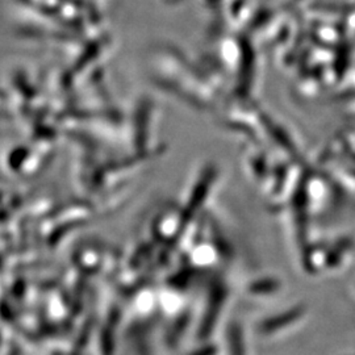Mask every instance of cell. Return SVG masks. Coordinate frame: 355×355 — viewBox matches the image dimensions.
Wrapping results in <instances>:
<instances>
[{"label":"cell","mask_w":355,"mask_h":355,"mask_svg":"<svg viewBox=\"0 0 355 355\" xmlns=\"http://www.w3.org/2000/svg\"><path fill=\"white\" fill-rule=\"evenodd\" d=\"M304 315V309L300 306H296L288 312H284L278 316L268 318L265 322H262L259 325V333L263 336H268V334H274L278 330L284 329L287 327H291L292 324H295L297 320L303 318Z\"/></svg>","instance_id":"obj_1"},{"label":"cell","mask_w":355,"mask_h":355,"mask_svg":"<svg viewBox=\"0 0 355 355\" xmlns=\"http://www.w3.org/2000/svg\"><path fill=\"white\" fill-rule=\"evenodd\" d=\"M228 341L230 355H246L241 328L239 325L234 324L229 328Z\"/></svg>","instance_id":"obj_2"},{"label":"cell","mask_w":355,"mask_h":355,"mask_svg":"<svg viewBox=\"0 0 355 355\" xmlns=\"http://www.w3.org/2000/svg\"><path fill=\"white\" fill-rule=\"evenodd\" d=\"M275 287H278L277 286V283H274V282H271V280H267L266 284L262 282V283H254L253 286H252V291L255 292V293H259V292H270V291H275L274 288Z\"/></svg>","instance_id":"obj_3"}]
</instances>
